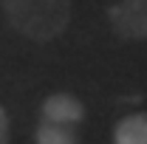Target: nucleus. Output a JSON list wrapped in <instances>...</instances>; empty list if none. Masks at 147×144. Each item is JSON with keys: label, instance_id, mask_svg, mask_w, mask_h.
Returning <instances> with one entry per match:
<instances>
[{"label": "nucleus", "instance_id": "nucleus-1", "mask_svg": "<svg viewBox=\"0 0 147 144\" xmlns=\"http://www.w3.org/2000/svg\"><path fill=\"white\" fill-rule=\"evenodd\" d=\"M9 26L31 42H51L71 23V0H0Z\"/></svg>", "mask_w": 147, "mask_h": 144}, {"label": "nucleus", "instance_id": "nucleus-2", "mask_svg": "<svg viewBox=\"0 0 147 144\" xmlns=\"http://www.w3.org/2000/svg\"><path fill=\"white\" fill-rule=\"evenodd\" d=\"M108 23L119 40H147V0H116L108 11Z\"/></svg>", "mask_w": 147, "mask_h": 144}, {"label": "nucleus", "instance_id": "nucleus-3", "mask_svg": "<svg viewBox=\"0 0 147 144\" xmlns=\"http://www.w3.org/2000/svg\"><path fill=\"white\" fill-rule=\"evenodd\" d=\"M42 119L45 122H62V124H79L85 119V108L71 93H54L42 102Z\"/></svg>", "mask_w": 147, "mask_h": 144}, {"label": "nucleus", "instance_id": "nucleus-4", "mask_svg": "<svg viewBox=\"0 0 147 144\" xmlns=\"http://www.w3.org/2000/svg\"><path fill=\"white\" fill-rule=\"evenodd\" d=\"M113 141L116 144H147V113H130V116H125L116 124Z\"/></svg>", "mask_w": 147, "mask_h": 144}, {"label": "nucleus", "instance_id": "nucleus-5", "mask_svg": "<svg viewBox=\"0 0 147 144\" xmlns=\"http://www.w3.org/2000/svg\"><path fill=\"white\" fill-rule=\"evenodd\" d=\"M37 141L42 144H74L79 141V133L74 124H62V122H40L37 127Z\"/></svg>", "mask_w": 147, "mask_h": 144}, {"label": "nucleus", "instance_id": "nucleus-6", "mask_svg": "<svg viewBox=\"0 0 147 144\" xmlns=\"http://www.w3.org/2000/svg\"><path fill=\"white\" fill-rule=\"evenodd\" d=\"M9 133H11V122H9V113L0 108V144L9 141Z\"/></svg>", "mask_w": 147, "mask_h": 144}]
</instances>
